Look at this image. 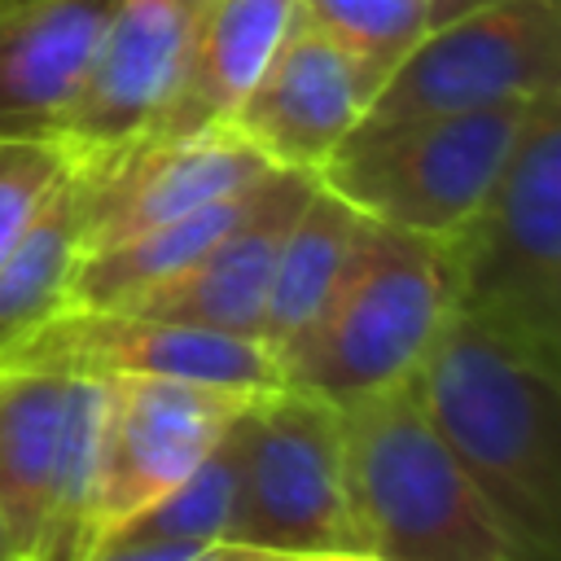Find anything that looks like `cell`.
I'll use <instances>...</instances> for the list:
<instances>
[{"instance_id":"2","label":"cell","mask_w":561,"mask_h":561,"mask_svg":"<svg viewBox=\"0 0 561 561\" xmlns=\"http://www.w3.org/2000/svg\"><path fill=\"white\" fill-rule=\"evenodd\" d=\"M447 263L451 316L561 373V88L535 101Z\"/></svg>"},{"instance_id":"5","label":"cell","mask_w":561,"mask_h":561,"mask_svg":"<svg viewBox=\"0 0 561 561\" xmlns=\"http://www.w3.org/2000/svg\"><path fill=\"white\" fill-rule=\"evenodd\" d=\"M535 101H500L381 131H351L316 180L364 219L447 241L491 193Z\"/></svg>"},{"instance_id":"17","label":"cell","mask_w":561,"mask_h":561,"mask_svg":"<svg viewBox=\"0 0 561 561\" xmlns=\"http://www.w3.org/2000/svg\"><path fill=\"white\" fill-rule=\"evenodd\" d=\"M83 259V175L70 162L35 219L0 259V351L39 329L70 302Z\"/></svg>"},{"instance_id":"11","label":"cell","mask_w":561,"mask_h":561,"mask_svg":"<svg viewBox=\"0 0 561 561\" xmlns=\"http://www.w3.org/2000/svg\"><path fill=\"white\" fill-rule=\"evenodd\" d=\"M75 167L83 175V254L224 202L276 171L232 127L145 140L105 162Z\"/></svg>"},{"instance_id":"27","label":"cell","mask_w":561,"mask_h":561,"mask_svg":"<svg viewBox=\"0 0 561 561\" xmlns=\"http://www.w3.org/2000/svg\"><path fill=\"white\" fill-rule=\"evenodd\" d=\"M337 561H355V557H337Z\"/></svg>"},{"instance_id":"8","label":"cell","mask_w":561,"mask_h":561,"mask_svg":"<svg viewBox=\"0 0 561 561\" xmlns=\"http://www.w3.org/2000/svg\"><path fill=\"white\" fill-rule=\"evenodd\" d=\"M0 368H53L75 377H162L263 394L280 368L259 337L158 320L123 307H61L0 351Z\"/></svg>"},{"instance_id":"26","label":"cell","mask_w":561,"mask_h":561,"mask_svg":"<svg viewBox=\"0 0 561 561\" xmlns=\"http://www.w3.org/2000/svg\"><path fill=\"white\" fill-rule=\"evenodd\" d=\"M298 561H337V557H298Z\"/></svg>"},{"instance_id":"25","label":"cell","mask_w":561,"mask_h":561,"mask_svg":"<svg viewBox=\"0 0 561 561\" xmlns=\"http://www.w3.org/2000/svg\"><path fill=\"white\" fill-rule=\"evenodd\" d=\"M0 561H22V552H18V543H13V535L4 530V522H0Z\"/></svg>"},{"instance_id":"6","label":"cell","mask_w":561,"mask_h":561,"mask_svg":"<svg viewBox=\"0 0 561 561\" xmlns=\"http://www.w3.org/2000/svg\"><path fill=\"white\" fill-rule=\"evenodd\" d=\"M237 495L228 539L285 557H359L342 412L276 386L232 421Z\"/></svg>"},{"instance_id":"9","label":"cell","mask_w":561,"mask_h":561,"mask_svg":"<svg viewBox=\"0 0 561 561\" xmlns=\"http://www.w3.org/2000/svg\"><path fill=\"white\" fill-rule=\"evenodd\" d=\"M206 9L210 0H118L57 131L70 162H105L153 136Z\"/></svg>"},{"instance_id":"4","label":"cell","mask_w":561,"mask_h":561,"mask_svg":"<svg viewBox=\"0 0 561 561\" xmlns=\"http://www.w3.org/2000/svg\"><path fill=\"white\" fill-rule=\"evenodd\" d=\"M447 316V241L364 219L329 302L280 355V386L333 408L368 399L412 377Z\"/></svg>"},{"instance_id":"15","label":"cell","mask_w":561,"mask_h":561,"mask_svg":"<svg viewBox=\"0 0 561 561\" xmlns=\"http://www.w3.org/2000/svg\"><path fill=\"white\" fill-rule=\"evenodd\" d=\"M298 18V0H210L188 70L149 140L224 127Z\"/></svg>"},{"instance_id":"18","label":"cell","mask_w":561,"mask_h":561,"mask_svg":"<svg viewBox=\"0 0 561 561\" xmlns=\"http://www.w3.org/2000/svg\"><path fill=\"white\" fill-rule=\"evenodd\" d=\"M359 224H364V215L316 180L311 197L302 202L298 219L289 224V237H285L276 272H272L267 307H263L259 337H263V346L272 351L276 364L311 329V320L329 302Z\"/></svg>"},{"instance_id":"20","label":"cell","mask_w":561,"mask_h":561,"mask_svg":"<svg viewBox=\"0 0 561 561\" xmlns=\"http://www.w3.org/2000/svg\"><path fill=\"white\" fill-rule=\"evenodd\" d=\"M298 13L342 44L377 83L425 35V0H298Z\"/></svg>"},{"instance_id":"23","label":"cell","mask_w":561,"mask_h":561,"mask_svg":"<svg viewBox=\"0 0 561 561\" xmlns=\"http://www.w3.org/2000/svg\"><path fill=\"white\" fill-rule=\"evenodd\" d=\"M180 561H298V557H285V552H267V548H254V543H237V539H215V543H202L193 548L188 557Z\"/></svg>"},{"instance_id":"28","label":"cell","mask_w":561,"mask_h":561,"mask_svg":"<svg viewBox=\"0 0 561 561\" xmlns=\"http://www.w3.org/2000/svg\"><path fill=\"white\" fill-rule=\"evenodd\" d=\"M355 561H368V557H355Z\"/></svg>"},{"instance_id":"16","label":"cell","mask_w":561,"mask_h":561,"mask_svg":"<svg viewBox=\"0 0 561 561\" xmlns=\"http://www.w3.org/2000/svg\"><path fill=\"white\" fill-rule=\"evenodd\" d=\"M66 408L70 373L0 368V522L22 561L35 557L48 526Z\"/></svg>"},{"instance_id":"24","label":"cell","mask_w":561,"mask_h":561,"mask_svg":"<svg viewBox=\"0 0 561 561\" xmlns=\"http://www.w3.org/2000/svg\"><path fill=\"white\" fill-rule=\"evenodd\" d=\"M486 4H495V0H425V31L430 26H443V22H456L465 13H478Z\"/></svg>"},{"instance_id":"7","label":"cell","mask_w":561,"mask_h":561,"mask_svg":"<svg viewBox=\"0 0 561 561\" xmlns=\"http://www.w3.org/2000/svg\"><path fill=\"white\" fill-rule=\"evenodd\" d=\"M561 88V0H495L430 26L377 83L355 131L535 101Z\"/></svg>"},{"instance_id":"21","label":"cell","mask_w":561,"mask_h":561,"mask_svg":"<svg viewBox=\"0 0 561 561\" xmlns=\"http://www.w3.org/2000/svg\"><path fill=\"white\" fill-rule=\"evenodd\" d=\"M66 167L70 158L57 140H0V259L35 219Z\"/></svg>"},{"instance_id":"1","label":"cell","mask_w":561,"mask_h":561,"mask_svg":"<svg viewBox=\"0 0 561 561\" xmlns=\"http://www.w3.org/2000/svg\"><path fill=\"white\" fill-rule=\"evenodd\" d=\"M412 390L526 561H561V373L447 316Z\"/></svg>"},{"instance_id":"12","label":"cell","mask_w":561,"mask_h":561,"mask_svg":"<svg viewBox=\"0 0 561 561\" xmlns=\"http://www.w3.org/2000/svg\"><path fill=\"white\" fill-rule=\"evenodd\" d=\"M373 92L377 79L298 13L259 83L224 127H232L259 158H267V167L316 175L355 131Z\"/></svg>"},{"instance_id":"19","label":"cell","mask_w":561,"mask_h":561,"mask_svg":"<svg viewBox=\"0 0 561 561\" xmlns=\"http://www.w3.org/2000/svg\"><path fill=\"white\" fill-rule=\"evenodd\" d=\"M232 495H237V451H232V430H228L219 438V447L175 491L153 500L145 513H136L131 522H123L105 539H162V543H215V539H228Z\"/></svg>"},{"instance_id":"22","label":"cell","mask_w":561,"mask_h":561,"mask_svg":"<svg viewBox=\"0 0 561 561\" xmlns=\"http://www.w3.org/2000/svg\"><path fill=\"white\" fill-rule=\"evenodd\" d=\"M202 543H162V539H105L83 561H180Z\"/></svg>"},{"instance_id":"14","label":"cell","mask_w":561,"mask_h":561,"mask_svg":"<svg viewBox=\"0 0 561 561\" xmlns=\"http://www.w3.org/2000/svg\"><path fill=\"white\" fill-rule=\"evenodd\" d=\"M118 0H0V140H57Z\"/></svg>"},{"instance_id":"3","label":"cell","mask_w":561,"mask_h":561,"mask_svg":"<svg viewBox=\"0 0 561 561\" xmlns=\"http://www.w3.org/2000/svg\"><path fill=\"white\" fill-rule=\"evenodd\" d=\"M342 412L359 557L368 561H526L456 456L434 434L412 377Z\"/></svg>"},{"instance_id":"10","label":"cell","mask_w":561,"mask_h":561,"mask_svg":"<svg viewBox=\"0 0 561 561\" xmlns=\"http://www.w3.org/2000/svg\"><path fill=\"white\" fill-rule=\"evenodd\" d=\"M105 381H110V425L101 456L96 543L136 513H145L153 500L175 491L219 447V438L254 399L224 386L162 381V377H105Z\"/></svg>"},{"instance_id":"13","label":"cell","mask_w":561,"mask_h":561,"mask_svg":"<svg viewBox=\"0 0 561 561\" xmlns=\"http://www.w3.org/2000/svg\"><path fill=\"white\" fill-rule=\"evenodd\" d=\"M311 188H316L311 171H280V167L267 171L254 184L250 206L241 210V219L202 259H193L167 285L123 302V311L259 337L280 245H285L289 224L298 219L302 202L311 197Z\"/></svg>"}]
</instances>
